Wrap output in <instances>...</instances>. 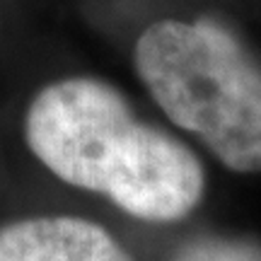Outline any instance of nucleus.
Returning a JSON list of instances; mask_svg holds the SVG:
<instances>
[{
  "instance_id": "f257e3e1",
  "label": "nucleus",
  "mask_w": 261,
  "mask_h": 261,
  "mask_svg": "<svg viewBox=\"0 0 261 261\" xmlns=\"http://www.w3.org/2000/svg\"><path fill=\"white\" fill-rule=\"evenodd\" d=\"M24 138L61 181L107 196L140 220H179L203 196V167L194 152L143 123L119 90L94 77L46 85L29 104Z\"/></svg>"
},
{
  "instance_id": "f03ea898",
  "label": "nucleus",
  "mask_w": 261,
  "mask_h": 261,
  "mask_svg": "<svg viewBox=\"0 0 261 261\" xmlns=\"http://www.w3.org/2000/svg\"><path fill=\"white\" fill-rule=\"evenodd\" d=\"M150 97L232 172H261V68L213 19H160L136 41Z\"/></svg>"
},
{
  "instance_id": "7ed1b4c3",
  "label": "nucleus",
  "mask_w": 261,
  "mask_h": 261,
  "mask_svg": "<svg viewBox=\"0 0 261 261\" xmlns=\"http://www.w3.org/2000/svg\"><path fill=\"white\" fill-rule=\"evenodd\" d=\"M0 261H133L102 225L39 215L0 227Z\"/></svg>"
},
{
  "instance_id": "20e7f679",
  "label": "nucleus",
  "mask_w": 261,
  "mask_h": 261,
  "mask_svg": "<svg viewBox=\"0 0 261 261\" xmlns=\"http://www.w3.org/2000/svg\"><path fill=\"white\" fill-rule=\"evenodd\" d=\"M174 261H261V249L240 240H201Z\"/></svg>"
}]
</instances>
